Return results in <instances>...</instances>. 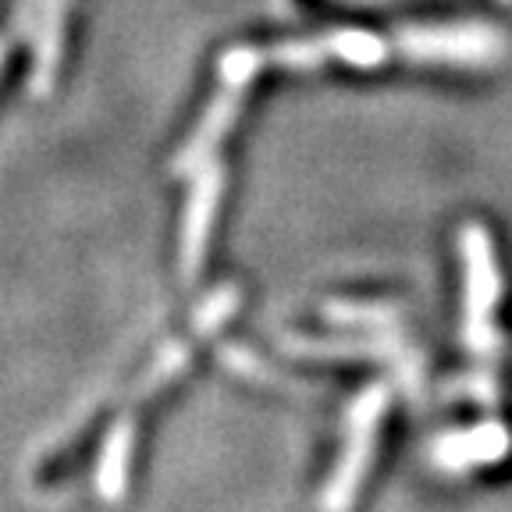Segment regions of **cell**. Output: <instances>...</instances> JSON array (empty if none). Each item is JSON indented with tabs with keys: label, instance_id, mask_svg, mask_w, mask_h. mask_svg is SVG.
Masks as SVG:
<instances>
[{
	"label": "cell",
	"instance_id": "5",
	"mask_svg": "<svg viewBox=\"0 0 512 512\" xmlns=\"http://www.w3.org/2000/svg\"><path fill=\"white\" fill-rule=\"evenodd\" d=\"M189 178H192V192L182 221V274L185 278H196L203 271V253H207L210 228H214L217 203H221V192H224L221 160L210 157Z\"/></svg>",
	"mask_w": 512,
	"mask_h": 512
},
{
	"label": "cell",
	"instance_id": "4",
	"mask_svg": "<svg viewBox=\"0 0 512 512\" xmlns=\"http://www.w3.org/2000/svg\"><path fill=\"white\" fill-rule=\"evenodd\" d=\"M399 54V43L374 36L363 29H331L313 40H285L278 47L264 50V61L281 68H320V64L338 61L349 68H377L388 57Z\"/></svg>",
	"mask_w": 512,
	"mask_h": 512
},
{
	"label": "cell",
	"instance_id": "1",
	"mask_svg": "<svg viewBox=\"0 0 512 512\" xmlns=\"http://www.w3.org/2000/svg\"><path fill=\"white\" fill-rule=\"evenodd\" d=\"M463 264H466V324L463 335L477 363V395L480 402H495V367H498V331H495V306H498V267L495 249L488 232L480 224H466L463 232Z\"/></svg>",
	"mask_w": 512,
	"mask_h": 512
},
{
	"label": "cell",
	"instance_id": "2",
	"mask_svg": "<svg viewBox=\"0 0 512 512\" xmlns=\"http://www.w3.org/2000/svg\"><path fill=\"white\" fill-rule=\"evenodd\" d=\"M264 50L256 47H235V50H224L221 64H217V86L214 100L207 104V114L200 118L196 132L189 136V143L178 150L175 157V171L178 175H192V171L207 164L210 157H217V146L221 139L228 136V128L235 125L239 118V107H242V96H246V86L253 82V75L264 68Z\"/></svg>",
	"mask_w": 512,
	"mask_h": 512
},
{
	"label": "cell",
	"instance_id": "6",
	"mask_svg": "<svg viewBox=\"0 0 512 512\" xmlns=\"http://www.w3.org/2000/svg\"><path fill=\"white\" fill-rule=\"evenodd\" d=\"M132 445H136V413L121 409V416L111 424L100 445L96 459V495L104 502H118L128 484V463H132Z\"/></svg>",
	"mask_w": 512,
	"mask_h": 512
},
{
	"label": "cell",
	"instance_id": "7",
	"mask_svg": "<svg viewBox=\"0 0 512 512\" xmlns=\"http://www.w3.org/2000/svg\"><path fill=\"white\" fill-rule=\"evenodd\" d=\"M196 338H203L200 331L192 328L189 338H175V342H168L164 349L153 356V363L143 370V377L136 381V388H132V395H128V413H136L139 402H146L153 392H160L164 384H171L178 374H182L185 367H189L192 360V345H196Z\"/></svg>",
	"mask_w": 512,
	"mask_h": 512
},
{
	"label": "cell",
	"instance_id": "3",
	"mask_svg": "<svg viewBox=\"0 0 512 512\" xmlns=\"http://www.w3.org/2000/svg\"><path fill=\"white\" fill-rule=\"evenodd\" d=\"M388 409V388L384 384H370L352 399L349 413H345V441L342 456L335 463V473L328 477V488L320 495V509L324 512H349L352 498L360 491L363 473H367L370 459H374V441L381 431V416Z\"/></svg>",
	"mask_w": 512,
	"mask_h": 512
}]
</instances>
